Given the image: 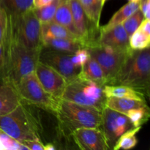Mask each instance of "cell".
<instances>
[{"mask_svg":"<svg viewBox=\"0 0 150 150\" xmlns=\"http://www.w3.org/2000/svg\"><path fill=\"white\" fill-rule=\"evenodd\" d=\"M0 129L23 144L27 141L42 142L40 121L24 103L8 114L0 115Z\"/></svg>","mask_w":150,"mask_h":150,"instance_id":"cell-1","label":"cell"},{"mask_svg":"<svg viewBox=\"0 0 150 150\" xmlns=\"http://www.w3.org/2000/svg\"><path fill=\"white\" fill-rule=\"evenodd\" d=\"M123 85L149 97L150 50H132L114 79L112 84Z\"/></svg>","mask_w":150,"mask_h":150,"instance_id":"cell-2","label":"cell"},{"mask_svg":"<svg viewBox=\"0 0 150 150\" xmlns=\"http://www.w3.org/2000/svg\"><path fill=\"white\" fill-rule=\"evenodd\" d=\"M54 115L60 133L65 136L79 128L100 127L102 121L101 111L62 99Z\"/></svg>","mask_w":150,"mask_h":150,"instance_id":"cell-3","label":"cell"},{"mask_svg":"<svg viewBox=\"0 0 150 150\" xmlns=\"http://www.w3.org/2000/svg\"><path fill=\"white\" fill-rule=\"evenodd\" d=\"M4 77L15 84L23 76L34 73L40 50H32L16 42L6 35L4 40Z\"/></svg>","mask_w":150,"mask_h":150,"instance_id":"cell-4","label":"cell"},{"mask_svg":"<svg viewBox=\"0 0 150 150\" xmlns=\"http://www.w3.org/2000/svg\"><path fill=\"white\" fill-rule=\"evenodd\" d=\"M6 35L29 49L42 48L41 23L34 8L16 17H7Z\"/></svg>","mask_w":150,"mask_h":150,"instance_id":"cell-5","label":"cell"},{"mask_svg":"<svg viewBox=\"0 0 150 150\" xmlns=\"http://www.w3.org/2000/svg\"><path fill=\"white\" fill-rule=\"evenodd\" d=\"M106 99L103 86L79 77L67 83L62 96V100L95 108L101 112L105 107Z\"/></svg>","mask_w":150,"mask_h":150,"instance_id":"cell-6","label":"cell"},{"mask_svg":"<svg viewBox=\"0 0 150 150\" xmlns=\"http://www.w3.org/2000/svg\"><path fill=\"white\" fill-rule=\"evenodd\" d=\"M14 85L22 103L55 114L61 99L43 89L35 72L23 76Z\"/></svg>","mask_w":150,"mask_h":150,"instance_id":"cell-7","label":"cell"},{"mask_svg":"<svg viewBox=\"0 0 150 150\" xmlns=\"http://www.w3.org/2000/svg\"><path fill=\"white\" fill-rule=\"evenodd\" d=\"M86 48L89 55L100 65L105 73L107 84L109 85L112 84L120 68L133 50H121L100 45H95Z\"/></svg>","mask_w":150,"mask_h":150,"instance_id":"cell-8","label":"cell"},{"mask_svg":"<svg viewBox=\"0 0 150 150\" xmlns=\"http://www.w3.org/2000/svg\"><path fill=\"white\" fill-rule=\"evenodd\" d=\"M103 133L109 149H113L117 141L134 125L130 119L122 113L105 107L102 111V121L100 127Z\"/></svg>","mask_w":150,"mask_h":150,"instance_id":"cell-9","label":"cell"},{"mask_svg":"<svg viewBox=\"0 0 150 150\" xmlns=\"http://www.w3.org/2000/svg\"><path fill=\"white\" fill-rule=\"evenodd\" d=\"M73 54L42 47L39 53V62L54 69L68 83L79 77L81 70V67H77L73 62Z\"/></svg>","mask_w":150,"mask_h":150,"instance_id":"cell-10","label":"cell"},{"mask_svg":"<svg viewBox=\"0 0 150 150\" xmlns=\"http://www.w3.org/2000/svg\"><path fill=\"white\" fill-rule=\"evenodd\" d=\"M35 73L40 84L48 93L62 99L67 82L61 74L40 62L37 64Z\"/></svg>","mask_w":150,"mask_h":150,"instance_id":"cell-11","label":"cell"},{"mask_svg":"<svg viewBox=\"0 0 150 150\" xmlns=\"http://www.w3.org/2000/svg\"><path fill=\"white\" fill-rule=\"evenodd\" d=\"M71 136L75 144L81 149H109L100 127L77 129L72 133Z\"/></svg>","mask_w":150,"mask_h":150,"instance_id":"cell-12","label":"cell"},{"mask_svg":"<svg viewBox=\"0 0 150 150\" xmlns=\"http://www.w3.org/2000/svg\"><path fill=\"white\" fill-rule=\"evenodd\" d=\"M98 45L110 46L121 50L131 49L129 45V36L122 23L116 25L107 30H100Z\"/></svg>","mask_w":150,"mask_h":150,"instance_id":"cell-13","label":"cell"},{"mask_svg":"<svg viewBox=\"0 0 150 150\" xmlns=\"http://www.w3.org/2000/svg\"><path fill=\"white\" fill-rule=\"evenodd\" d=\"M21 103L15 85L6 78H0V115L8 114Z\"/></svg>","mask_w":150,"mask_h":150,"instance_id":"cell-14","label":"cell"},{"mask_svg":"<svg viewBox=\"0 0 150 150\" xmlns=\"http://www.w3.org/2000/svg\"><path fill=\"white\" fill-rule=\"evenodd\" d=\"M42 47L68 54H74L80 48H85L84 44L80 40L66 38H49L42 40Z\"/></svg>","mask_w":150,"mask_h":150,"instance_id":"cell-15","label":"cell"},{"mask_svg":"<svg viewBox=\"0 0 150 150\" xmlns=\"http://www.w3.org/2000/svg\"><path fill=\"white\" fill-rule=\"evenodd\" d=\"M79 77L93 81L102 86L107 84V80L103 70L98 62L91 56L82 66Z\"/></svg>","mask_w":150,"mask_h":150,"instance_id":"cell-16","label":"cell"},{"mask_svg":"<svg viewBox=\"0 0 150 150\" xmlns=\"http://www.w3.org/2000/svg\"><path fill=\"white\" fill-rule=\"evenodd\" d=\"M146 105H147L146 101L132 99V98H107L105 102V107H108L111 109L125 115L130 110L146 106Z\"/></svg>","mask_w":150,"mask_h":150,"instance_id":"cell-17","label":"cell"},{"mask_svg":"<svg viewBox=\"0 0 150 150\" xmlns=\"http://www.w3.org/2000/svg\"><path fill=\"white\" fill-rule=\"evenodd\" d=\"M51 21L55 22V23H59V24L65 27L73 35H74L78 39L80 40L77 31L75 28L74 23H73L69 0H65L60 4V6L56 11Z\"/></svg>","mask_w":150,"mask_h":150,"instance_id":"cell-18","label":"cell"},{"mask_svg":"<svg viewBox=\"0 0 150 150\" xmlns=\"http://www.w3.org/2000/svg\"><path fill=\"white\" fill-rule=\"evenodd\" d=\"M103 91L106 98H132L146 101L143 94L127 86L107 84L103 86Z\"/></svg>","mask_w":150,"mask_h":150,"instance_id":"cell-19","label":"cell"},{"mask_svg":"<svg viewBox=\"0 0 150 150\" xmlns=\"http://www.w3.org/2000/svg\"><path fill=\"white\" fill-rule=\"evenodd\" d=\"M41 38L42 40L49 38L78 39L68 29L53 21L41 23Z\"/></svg>","mask_w":150,"mask_h":150,"instance_id":"cell-20","label":"cell"},{"mask_svg":"<svg viewBox=\"0 0 150 150\" xmlns=\"http://www.w3.org/2000/svg\"><path fill=\"white\" fill-rule=\"evenodd\" d=\"M138 9H139V0H130L127 4L121 7L117 13H114L112 18L105 26L100 27V30H107L116 25L120 24L125 19L130 17L133 13H134Z\"/></svg>","mask_w":150,"mask_h":150,"instance_id":"cell-21","label":"cell"},{"mask_svg":"<svg viewBox=\"0 0 150 150\" xmlns=\"http://www.w3.org/2000/svg\"><path fill=\"white\" fill-rule=\"evenodd\" d=\"M7 17H16L33 9V0H0Z\"/></svg>","mask_w":150,"mask_h":150,"instance_id":"cell-22","label":"cell"},{"mask_svg":"<svg viewBox=\"0 0 150 150\" xmlns=\"http://www.w3.org/2000/svg\"><path fill=\"white\" fill-rule=\"evenodd\" d=\"M79 1L85 15L89 21L97 26H99L101 11L103 7L98 0H79Z\"/></svg>","mask_w":150,"mask_h":150,"instance_id":"cell-23","label":"cell"},{"mask_svg":"<svg viewBox=\"0 0 150 150\" xmlns=\"http://www.w3.org/2000/svg\"><path fill=\"white\" fill-rule=\"evenodd\" d=\"M141 128H142V127H133V129L125 133L117 141V144L114 146L113 149H130L135 147L138 143L136 134H137V133H139Z\"/></svg>","mask_w":150,"mask_h":150,"instance_id":"cell-24","label":"cell"},{"mask_svg":"<svg viewBox=\"0 0 150 150\" xmlns=\"http://www.w3.org/2000/svg\"><path fill=\"white\" fill-rule=\"evenodd\" d=\"M65 0H53L51 3L44 7L38 9L34 8V11L40 23L51 21L58 7Z\"/></svg>","mask_w":150,"mask_h":150,"instance_id":"cell-25","label":"cell"},{"mask_svg":"<svg viewBox=\"0 0 150 150\" xmlns=\"http://www.w3.org/2000/svg\"><path fill=\"white\" fill-rule=\"evenodd\" d=\"M126 116L130 119L134 127H142L149 120L150 117L149 108L148 105H146L132 109L126 114Z\"/></svg>","mask_w":150,"mask_h":150,"instance_id":"cell-26","label":"cell"},{"mask_svg":"<svg viewBox=\"0 0 150 150\" xmlns=\"http://www.w3.org/2000/svg\"><path fill=\"white\" fill-rule=\"evenodd\" d=\"M129 45L133 50H142L149 48L150 45V35L144 33L137 29L129 38Z\"/></svg>","mask_w":150,"mask_h":150,"instance_id":"cell-27","label":"cell"},{"mask_svg":"<svg viewBox=\"0 0 150 150\" xmlns=\"http://www.w3.org/2000/svg\"><path fill=\"white\" fill-rule=\"evenodd\" d=\"M144 19V16L143 13L141 11L140 9H138L134 13H133L130 17L127 18L122 23L123 27L125 29L127 35L129 36V38L134 33L135 31L137 30Z\"/></svg>","mask_w":150,"mask_h":150,"instance_id":"cell-28","label":"cell"},{"mask_svg":"<svg viewBox=\"0 0 150 150\" xmlns=\"http://www.w3.org/2000/svg\"><path fill=\"white\" fill-rule=\"evenodd\" d=\"M0 150H29L25 145L20 143L0 129Z\"/></svg>","mask_w":150,"mask_h":150,"instance_id":"cell-29","label":"cell"},{"mask_svg":"<svg viewBox=\"0 0 150 150\" xmlns=\"http://www.w3.org/2000/svg\"><path fill=\"white\" fill-rule=\"evenodd\" d=\"M90 55L86 48H81L78 50L76 52L73 54V60L74 64L77 67H82V66L85 64Z\"/></svg>","mask_w":150,"mask_h":150,"instance_id":"cell-30","label":"cell"},{"mask_svg":"<svg viewBox=\"0 0 150 150\" xmlns=\"http://www.w3.org/2000/svg\"><path fill=\"white\" fill-rule=\"evenodd\" d=\"M7 29V16L3 8L0 7V42H4Z\"/></svg>","mask_w":150,"mask_h":150,"instance_id":"cell-31","label":"cell"},{"mask_svg":"<svg viewBox=\"0 0 150 150\" xmlns=\"http://www.w3.org/2000/svg\"><path fill=\"white\" fill-rule=\"evenodd\" d=\"M139 9L143 13L144 18L149 19L150 0H139Z\"/></svg>","mask_w":150,"mask_h":150,"instance_id":"cell-32","label":"cell"},{"mask_svg":"<svg viewBox=\"0 0 150 150\" xmlns=\"http://www.w3.org/2000/svg\"><path fill=\"white\" fill-rule=\"evenodd\" d=\"M29 150H44V144L40 141H27L23 144Z\"/></svg>","mask_w":150,"mask_h":150,"instance_id":"cell-33","label":"cell"},{"mask_svg":"<svg viewBox=\"0 0 150 150\" xmlns=\"http://www.w3.org/2000/svg\"><path fill=\"white\" fill-rule=\"evenodd\" d=\"M4 74V42H0V78Z\"/></svg>","mask_w":150,"mask_h":150,"instance_id":"cell-34","label":"cell"},{"mask_svg":"<svg viewBox=\"0 0 150 150\" xmlns=\"http://www.w3.org/2000/svg\"><path fill=\"white\" fill-rule=\"evenodd\" d=\"M139 30L142 31L144 33L150 35V21L148 18H144L143 21L142 22L139 27L138 28Z\"/></svg>","mask_w":150,"mask_h":150,"instance_id":"cell-35","label":"cell"},{"mask_svg":"<svg viewBox=\"0 0 150 150\" xmlns=\"http://www.w3.org/2000/svg\"><path fill=\"white\" fill-rule=\"evenodd\" d=\"M53 0H33V7L35 9L40 8L51 3Z\"/></svg>","mask_w":150,"mask_h":150,"instance_id":"cell-36","label":"cell"},{"mask_svg":"<svg viewBox=\"0 0 150 150\" xmlns=\"http://www.w3.org/2000/svg\"><path fill=\"white\" fill-rule=\"evenodd\" d=\"M56 149L57 147L52 143H47L46 144H44V150H54Z\"/></svg>","mask_w":150,"mask_h":150,"instance_id":"cell-37","label":"cell"},{"mask_svg":"<svg viewBox=\"0 0 150 150\" xmlns=\"http://www.w3.org/2000/svg\"><path fill=\"white\" fill-rule=\"evenodd\" d=\"M105 1H106V0H98V1H99V2L100 3V4L103 6V7L104 4H105Z\"/></svg>","mask_w":150,"mask_h":150,"instance_id":"cell-38","label":"cell"},{"mask_svg":"<svg viewBox=\"0 0 150 150\" xmlns=\"http://www.w3.org/2000/svg\"><path fill=\"white\" fill-rule=\"evenodd\" d=\"M129 1H130V0H129Z\"/></svg>","mask_w":150,"mask_h":150,"instance_id":"cell-39","label":"cell"}]
</instances>
